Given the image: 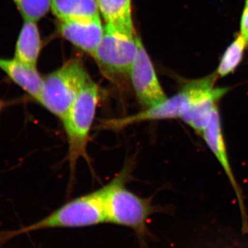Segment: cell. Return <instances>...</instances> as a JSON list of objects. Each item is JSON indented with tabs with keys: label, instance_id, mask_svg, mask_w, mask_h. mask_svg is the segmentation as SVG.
<instances>
[{
	"label": "cell",
	"instance_id": "d6986e66",
	"mask_svg": "<svg viewBox=\"0 0 248 248\" xmlns=\"http://www.w3.org/2000/svg\"><path fill=\"white\" fill-rule=\"evenodd\" d=\"M248 4V0H246V4Z\"/></svg>",
	"mask_w": 248,
	"mask_h": 248
},
{
	"label": "cell",
	"instance_id": "3957f363",
	"mask_svg": "<svg viewBox=\"0 0 248 248\" xmlns=\"http://www.w3.org/2000/svg\"><path fill=\"white\" fill-rule=\"evenodd\" d=\"M91 79L81 62L78 60L66 62L44 78L37 102L61 120Z\"/></svg>",
	"mask_w": 248,
	"mask_h": 248
},
{
	"label": "cell",
	"instance_id": "30bf717a",
	"mask_svg": "<svg viewBox=\"0 0 248 248\" xmlns=\"http://www.w3.org/2000/svg\"><path fill=\"white\" fill-rule=\"evenodd\" d=\"M202 135H203L205 143L210 148V151L213 152L217 160L219 161L222 168L224 170L231 183L232 186L236 197H237L240 209L242 213L243 218H244V223H246V214L244 200H243L242 192L235 179L231 164L229 162V159H228L226 145L225 143L224 138H223V131H222L221 117H220L218 107L214 110L211 120L204 130Z\"/></svg>",
	"mask_w": 248,
	"mask_h": 248
},
{
	"label": "cell",
	"instance_id": "4fadbf2b",
	"mask_svg": "<svg viewBox=\"0 0 248 248\" xmlns=\"http://www.w3.org/2000/svg\"><path fill=\"white\" fill-rule=\"evenodd\" d=\"M42 49V40L37 22L24 20L19 32L14 58L32 66H37Z\"/></svg>",
	"mask_w": 248,
	"mask_h": 248
},
{
	"label": "cell",
	"instance_id": "ba28073f",
	"mask_svg": "<svg viewBox=\"0 0 248 248\" xmlns=\"http://www.w3.org/2000/svg\"><path fill=\"white\" fill-rule=\"evenodd\" d=\"M184 101V94L180 91L172 97L167 98L164 102L144 108L138 113L103 120L98 127L103 130L120 131L130 125L141 122L179 118Z\"/></svg>",
	"mask_w": 248,
	"mask_h": 248
},
{
	"label": "cell",
	"instance_id": "9a60e30c",
	"mask_svg": "<svg viewBox=\"0 0 248 248\" xmlns=\"http://www.w3.org/2000/svg\"><path fill=\"white\" fill-rule=\"evenodd\" d=\"M247 47L244 37L238 34L223 53L216 71L217 76L223 78L234 72L242 62L244 51Z\"/></svg>",
	"mask_w": 248,
	"mask_h": 248
},
{
	"label": "cell",
	"instance_id": "5b68a950",
	"mask_svg": "<svg viewBox=\"0 0 248 248\" xmlns=\"http://www.w3.org/2000/svg\"><path fill=\"white\" fill-rule=\"evenodd\" d=\"M107 222L103 205V187L91 193L77 197L24 232L55 228H79Z\"/></svg>",
	"mask_w": 248,
	"mask_h": 248
},
{
	"label": "cell",
	"instance_id": "5bb4252c",
	"mask_svg": "<svg viewBox=\"0 0 248 248\" xmlns=\"http://www.w3.org/2000/svg\"><path fill=\"white\" fill-rule=\"evenodd\" d=\"M99 11L106 24L130 35H135L132 0H97Z\"/></svg>",
	"mask_w": 248,
	"mask_h": 248
},
{
	"label": "cell",
	"instance_id": "52a82bcc",
	"mask_svg": "<svg viewBox=\"0 0 248 248\" xmlns=\"http://www.w3.org/2000/svg\"><path fill=\"white\" fill-rule=\"evenodd\" d=\"M138 51L129 78L139 104L148 108L164 102L167 97L160 84L151 58L138 37Z\"/></svg>",
	"mask_w": 248,
	"mask_h": 248
},
{
	"label": "cell",
	"instance_id": "8992f818",
	"mask_svg": "<svg viewBox=\"0 0 248 248\" xmlns=\"http://www.w3.org/2000/svg\"><path fill=\"white\" fill-rule=\"evenodd\" d=\"M138 51V36L125 33L106 24L102 40L93 57L110 79L129 76Z\"/></svg>",
	"mask_w": 248,
	"mask_h": 248
},
{
	"label": "cell",
	"instance_id": "8fae6325",
	"mask_svg": "<svg viewBox=\"0 0 248 248\" xmlns=\"http://www.w3.org/2000/svg\"><path fill=\"white\" fill-rule=\"evenodd\" d=\"M0 69L32 99L38 102L43 86L44 78L37 71V66L23 63L16 58H0Z\"/></svg>",
	"mask_w": 248,
	"mask_h": 248
},
{
	"label": "cell",
	"instance_id": "7c38bea8",
	"mask_svg": "<svg viewBox=\"0 0 248 248\" xmlns=\"http://www.w3.org/2000/svg\"><path fill=\"white\" fill-rule=\"evenodd\" d=\"M50 9L60 22L89 20L100 17L97 0H51Z\"/></svg>",
	"mask_w": 248,
	"mask_h": 248
},
{
	"label": "cell",
	"instance_id": "ac0fdd59",
	"mask_svg": "<svg viewBox=\"0 0 248 248\" xmlns=\"http://www.w3.org/2000/svg\"><path fill=\"white\" fill-rule=\"evenodd\" d=\"M6 107V102L0 99V114H1V111H2L3 109H4Z\"/></svg>",
	"mask_w": 248,
	"mask_h": 248
},
{
	"label": "cell",
	"instance_id": "6da1fadb",
	"mask_svg": "<svg viewBox=\"0 0 248 248\" xmlns=\"http://www.w3.org/2000/svg\"><path fill=\"white\" fill-rule=\"evenodd\" d=\"M100 99L97 84L89 80L80 91L71 108L62 118L68 143L67 160L71 174L75 172L80 159L89 163L88 146L90 133L94 122L96 111Z\"/></svg>",
	"mask_w": 248,
	"mask_h": 248
},
{
	"label": "cell",
	"instance_id": "e0dca14e",
	"mask_svg": "<svg viewBox=\"0 0 248 248\" xmlns=\"http://www.w3.org/2000/svg\"><path fill=\"white\" fill-rule=\"evenodd\" d=\"M239 33L244 37L248 47V4H245L240 24Z\"/></svg>",
	"mask_w": 248,
	"mask_h": 248
},
{
	"label": "cell",
	"instance_id": "277c9868",
	"mask_svg": "<svg viewBox=\"0 0 248 248\" xmlns=\"http://www.w3.org/2000/svg\"><path fill=\"white\" fill-rule=\"evenodd\" d=\"M217 78L213 73L187 81L182 88L185 98L179 118L200 135L208 125L218 102L228 92V88L215 87Z\"/></svg>",
	"mask_w": 248,
	"mask_h": 248
},
{
	"label": "cell",
	"instance_id": "9c48e42d",
	"mask_svg": "<svg viewBox=\"0 0 248 248\" xmlns=\"http://www.w3.org/2000/svg\"><path fill=\"white\" fill-rule=\"evenodd\" d=\"M62 37L84 51L94 55L104 34L101 18L89 20L60 22Z\"/></svg>",
	"mask_w": 248,
	"mask_h": 248
},
{
	"label": "cell",
	"instance_id": "7a4b0ae2",
	"mask_svg": "<svg viewBox=\"0 0 248 248\" xmlns=\"http://www.w3.org/2000/svg\"><path fill=\"white\" fill-rule=\"evenodd\" d=\"M130 171L128 166H125L103 187L104 213L108 222L142 232L154 207L151 201L139 197L125 187Z\"/></svg>",
	"mask_w": 248,
	"mask_h": 248
},
{
	"label": "cell",
	"instance_id": "2e32d148",
	"mask_svg": "<svg viewBox=\"0 0 248 248\" xmlns=\"http://www.w3.org/2000/svg\"><path fill=\"white\" fill-rule=\"evenodd\" d=\"M24 20L38 22L51 8V0H13Z\"/></svg>",
	"mask_w": 248,
	"mask_h": 248
}]
</instances>
